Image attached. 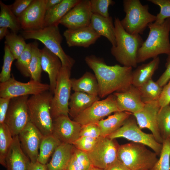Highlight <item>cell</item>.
Returning <instances> with one entry per match:
<instances>
[{
	"mask_svg": "<svg viewBox=\"0 0 170 170\" xmlns=\"http://www.w3.org/2000/svg\"><path fill=\"white\" fill-rule=\"evenodd\" d=\"M85 60L97 78L100 98L125 92L132 85V67L117 64L109 66L102 58L93 55L86 56Z\"/></svg>",
	"mask_w": 170,
	"mask_h": 170,
	"instance_id": "6da1fadb",
	"label": "cell"
},
{
	"mask_svg": "<svg viewBox=\"0 0 170 170\" xmlns=\"http://www.w3.org/2000/svg\"><path fill=\"white\" fill-rule=\"evenodd\" d=\"M114 24L116 45L111 48V54L123 66L136 67L138 52L144 42L142 37L126 31L118 17H115Z\"/></svg>",
	"mask_w": 170,
	"mask_h": 170,
	"instance_id": "7a4b0ae2",
	"label": "cell"
},
{
	"mask_svg": "<svg viewBox=\"0 0 170 170\" xmlns=\"http://www.w3.org/2000/svg\"><path fill=\"white\" fill-rule=\"evenodd\" d=\"M148 27L150 29L149 35L138 51V63L153 59L161 54L170 55V17L162 24L153 22L149 24Z\"/></svg>",
	"mask_w": 170,
	"mask_h": 170,
	"instance_id": "3957f363",
	"label": "cell"
},
{
	"mask_svg": "<svg viewBox=\"0 0 170 170\" xmlns=\"http://www.w3.org/2000/svg\"><path fill=\"white\" fill-rule=\"evenodd\" d=\"M53 94L49 91L32 95L27 105L31 122L44 136L52 134L53 121L51 104Z\"/></svg>",
	"mask_w": 170,
	"mask_h": 170,
	"instance_id": "277c9868",
	"label": "cell"
},
{
	"mask_svg": "<svg viewBox=\"0 0 170 170\" xmlns=\"http://www.w3.org/2000/svg\"><path fill=\"white\" fill-rule=\"evenodd\" d=\"M145 146L133 142L120 145L118 160L130 170H152L157 155Z\"/></svg>",
	"mask_w": 170,
	"mask_h": 170,
	"instance_id": "5b68a950",
	"label": "cell"
},
{
	"mask_svg": "<svg viewBox=\"0 0 170 170\" xmlns=\"http://www.w3.org/2000/svg\"><path fill=\"white\" fill-rule=\"evenodd\" d=\"M125 17L120 20L124 29L131 34H142L151 23L155 22L156 16L149 11L148 5H143L139 0H124Z\"/></svg>",
	"mask_w": 170,
	"mask_h": 170,
	"instance_id": "8992f818",
	"label": "cell"
},
{
	"mask_svg": "<svg viewBox=\"0 0 170 170\" xmlns=\"http://www.w3.org/2000/svg\"><path fill=\"white\" fill-rule=\"evenodd\" d=\"M58 26H50L36 30L23 31L22 36L25 40L33 39L40 41L59 58L62 66L72 68L75 60L67 54L62 47L61 44L63 37Z\"/></svg>",
	"mask_w": 170,
	"mask_h": 170,
	"instance_id": "52a82bcc",
	"label": "cell"
},
{
	"mask_svg": "<svg viewBox=\"0 0 170 170\" xmlns=\"http://www.w3.org/2000/svg\"><path fill=\"white\" fill-rule=\"evenodd\" d=\"M71 68L62 66L58 76L51 104L53 120L63 115L68 116L69 103L71 87Z\"/></svg>",
	"mask_w": 170,
	"mask_h": 170,
	"instance_id": "ba28073f",
	"label": "cell"
},
{
	"mask_svg": "<svg viewBox=\"0 0 170 170\" xmlns=\"http://www.w3.org/2000/svg\"><path fill=\"white\" fill-rule=\"evenodd\" d=\"M141 129L134 116L131 115L121 127L107 137L111 139L122 137L133 142L142 144L149 147L157 156H160L162 144L157 142L152 133H145Z\"/></svg>",
	"mask_w": 170,
	"mask_h": 170,
	"instance_id": "9c48e42d",
	"label": "cell"
},
{
	"mask_svg": "<svg viewBox=\"0 0 170 170\" xmlns=\"http://www.w3.org/2000/svg\"><path fill=\"white\" fill-rule=\"evenodd\" d=\"M120 145L116 139L100 137L87 154L94 167L105 170L118 160Z\"/></svg>",
	"mask_w": 170,
	"mask_h": 170,
	"instance_id": "30bf717a",
	"label": "cell"
},
{
	"mask_svg": "<svg viewBox=\"0 0 170 170\" xmlns=\"http://www.w3.org/2000/svg\"><path fill=\"white\" fill-rule=\"evenodd\" d=\"M28 95L16 97L10 100L4 123L13 137L19 133L30 122L27 101Z\"/></svg>",
	"mask_w": 170,
	"mask_h": 170,
	"instance_id": "8fae6325",
	"label": "cell"
},
{
	"mask_svg": "<svg viewBox=\"0 0 170 170\" xmlns=\"http://www.w3.org/2000/svg\"><path fill=\"white\" fill-rule=\"evenodd\" d=\"M49 84L42 83L32 79L26 83L18 81L14 77L0 83V98H9L35 95L49 91Z\"/></svg>",
	"mask_w": 170,
	"mask_h": 170,
	"instance_id": "7c38bea8",
	"label": "cell"
},
{
	"mask_svg": "<svg viewBox=\"0 0 170 170\" xmlns=\"http://www.w3.org/2000/svg\"><path fill=\"white\" fill-rule=\"evenodd\" d=\"M120 111L116 98L111 94L105 99L98 100L73 119L82 126L97 123L113 112Z\"/></svg>",
	"mask_w": 170,
	"mask_h": 170,
	"instance_id": "4fadbf2b",
	"label": "cell"
},
{
	"mask_svg": "<svg viewBox=\"0 0 170 170\" xmlns=\"http://www.w3.org/2000/svg\"><path fill=\"white\" fill-rule=\"evenodd\" d=\"M161 107L158 100L145 103L139 111L133 114L141 129L146 128L151 132L156 141L162 144L163 140L160 133L157 123L158 114Z\"/></svg>",
	"mask_w": 170,
	"mask_h": 170,
	"instance_id": "5bb4252c",
	"label": "cell"
},
{
	"mask_svg": "<svg viewBox=\"0 0 170 170\" xmlns=\"http://www.w3.org/2000/svg\"><path fill=\"white\" fill-rule=\"evenodd\" d=\"M92 14L90 0H80L61 19L60 24L69 29L88 26Z\"/></svg>",
	"mask_w": 170,
	"mask_h": 170,
	"instance_id": "9a60e30c",
	"label": "cell"
},
{
	"mask_svg": "<svg viewBox=\"0 0 170 170\" xmlns=\"http://www.w3.org/2000/svg\"><path fill=\"white\" fill-rule=\"evenodd\" d=\"M18 136L24 153L31 162H37L43 135L30 122L19 133Z\"/></svg>",
	"mask_w": 170,
	"mask_h": 170,
	"instance_id": "2e32d148",
	"label": "cell"
},
{
	"mask_svg": "<svg viewBox=\"0 0 170 170\" xmlns=\"http://www.w3.org/2000/svg\"><path fill=\"white\" fill-rule=\"evenodd\" d=\"M47 0H33L18 18L23 31L38 30L43 27Z\"/></svg>",
	"mask_w": 170,
	"mask_h": 170,
	"instance_id": "e0dca14e",
	"label": "cell"
},
{
	"mask_svg": "<svg viewBox=\"0 0 170 170\" xmlns=\"http://www.w3.org/2000/svg\"><path fill=\"white\" fill-rule=\"evenodd\" d=\"M82 126L68 116H61L53 120L52 134L61 143L72 144L80 137Z\"/></svg>",
	"mask_w": 170,
	"mask_h": 170,
	"instance_id": "ac0fdd59",
	"label": "cell"
},
{
	"mask_svg": "<svg viewBox=\"0 0 170 170\" xmlns=\"http://www.w3.org/2000/svg\"><path fill=\"white\" fill-rule=\"evenodd\" d=\"M69 47L88 48L100 37L90 26L75 29H67L63 33Z\"/></svg>",
	"mask_w": 170,
	"mask_h": 170,
	"instance_id": "d6986e66",
	"label": "cell"
},
{
	"mask_svg": "<svg viewBox=\"0 0 170 170\" xmlns=\"http://www.w3.org/2000/svg\"><path fill=\"white\" fill-rule=\"evenodd\" d=\"M113 94L116 98L120 111H127L133 114L142 110L144 105L138 88L133 85L125 92H115Z\"/></svg>",
	"mask_w": 170,
	"mask_h": 170,
	"instance_id": "ffe728a7",
	"label": "cell"
},
{
	"mask_svg": "<svg viewBox=\"0 0 170 170\" xmlns=\"http://www.w3.org/2000/svg\"><path fill=\"white\" fill-rule=\"evenodd\" d=\"M42 70L48 74L50 89L54 94L57 79L62 67L59 58L46 47L41 49Z\"/></svg>",
	"mask_w": 170,
	"mask_h": 170,
	"instance_id": "44dd1931",
	"label": "cell"
},
{
	"mask_svg": "<svg viewBox=\"0 0 170 170\" xmlns=\"http://www.w3.org/2000/svg\"><path fill=\"white\" fill-rule=\"evenodd\" d=\"M5 162L7 170H27L31 162L21 148L18 135L13 137Z\"/></svg>",
	"mask_w": 170,
	"mask_h": 170,
	"instance_id": "7402d4cb",
	"label": "cell"
},
{
	"mask_svg": "<svg viewBox=\"0 0 170 170\" xmlns=\"http://www.w3.org/2000/svg\"><path fill=\"white\" fill-rule=\"evenodd\" d=\"M75 148L70 144H60L56 148L50 162L48 170H66Z\"/></svg>",
	"mask_w": 170,
	"mask_h": 170,
	"instance_id": "603a6c76",
	"label": "cell"
},
{
	"mask_svg": "<svg viewBox=\"0 0 170 170\" xmlns=\"http://www.w3.org/2000/svg\"><path fill=\"white\" fill-rule=\"evenodd\" d=\"M90 26L99 35L105 37L112 47L116 46L115 27L111 17H105L93 14Z\"/></svg>",
	"mask_w": 170,
	"mask_h": 170,
	"instance_id": "cb8c5ba5",
	"label": "cell"
},
{
	"mask_svg": "<svg viewBox=\"0 0 170 170\" xmlns=\"http://www.w3.org/2000/svg\"><path fill=\"white\" fill-rule=\"evenodd\" d=\"M100 99L97 96L81 92H74L70 98L69 114L73 119Z\"/></svg>",
	"mask_w": 170,
	"mask_h": 170,
	"instance_id": "d4e9b609",
	"label": "cell"
},
{
	"mask_svg": "<svg viewBox=\"0 0 170 170\" xmlns=\"http://www.w3.org/2000/svg\"><path fill=\"white\" fill-rule=\"evenodd\" d=\"M80 0H62L53 8L46 11L43 27L58 26L61 19Z\"/></svg>",
	"mask_w": 170,
	"mask_h": 170,
	"instance_id": "484cf974",
	"label": "cell"
},
{
	"mask_svg": "<svg viewBox=\"0 0 170 170\" xmlns=\"http://www.w3.org/2000/svg\"><path fill=\"white\" fill-rule=\"evenodd\" d=\"M132 114L127 111H117L106 119L99 121L97 123L100 130V136H108L116 131Z\"/></svg>",
	"mask_w": 170,
	"mask_h": 170,
	"instance_id": "4316f807",
	"label": "cell"
},
{
	"mask_svg": "<svg viewBox=\"0 0 170 170\" xmlns=\"http://www.w3.org/2000/svg\"><path fill=\"white\" fill-rule=\"evenodd\" d=\"M160 60L158 56L149 62L138 67L132 72V85L138 88L152 79L158 68Z\"/></svg>",
	"mask_w": 170,
	"mask_h": 170,
	"instance_id": "83f0119b",
	"label": "cell"
},
{
	"mask_svg": "<svg viewBox=\"0 0 170 170\" xmlns=\"http://www.w3.org/2000/svg\"><path fill=\"white\" fill-rule=\"evenodd\" d=\"M72 89L74 92H81L98 96L99 86L95 75L86 72L78 79H71Z\"/></svg>",
	"mask_w": 170,
	"mask_h": 170,
	"instance_id": "f1b7e54d",
	"label": "cell"
},
{
	"mask_svg": "<svg viewBox=\"0 0 170 170\" xmlns=\"http://www.w3.org/2000/svg\"><path fill=\"white\" fill-rule=\"evenodd\" d=\"M60 144L52 134L44 136L40 145L37 161L47 164L49 158Z\"/></svg>",
	"mask_w": 170,
	"mask_h": 170,
	"instance_id": "f546056e",
	"label": "cell"
},
{
	"mask_svg": "<svg viewBox=\"0 0 170 170\" xmlns=\"http://www.w3.org/2000/svg\"><path fill=\"white\" fill-rule=\"evenodd\" d=\"M0 27H6L17 33L21 29L18 18L13 13L9 6L0 1Z\"/></svg>",
	"mask_w": 170,
	"mask_h": 170,
	"instance_id": "4dcf8cb0",
	"label": "cell"
},
{
	"mask_svg": "<svg viewBox=\"0 0 170 170\" xmlns=\"http://www.w3.org/2000/svg\"><path fill=\"white\" fill-rule=\"evenodd\" d=\"M163 88L151 79L138 88L139 91L141 100L145 104L158 100Z\"/></svg>",
	"mask_w": 170,
	"mask_h": 170,
	"instance_id": "1f68e13d",
	"label": "cell"
},
{
	"mask_svg": "<svg viewBox=\"0 0 170 170\" xmlns=\"http://www.w3.org/2000/svg\"><path fill=\"white\" fill-rule=\"evenodd\" d=\"M31 58L29 69L31 79L40 82L42 69L41 65V49L37 42L31 43Z\"/></svg>",
	"mask_w": 170,
	"mask_h": 170,
	"instance_id": "d6a6232c",
	"label": "cell"
},
{
	"mask_svg": "<svg viewBox=\"0 0 170 170\" xmlns=\"http://www.w3.org/2000/svg\"><path fill=\"white\" fill-rule=\"evenodd\" d=\"M27 44L22 36L13 32L5 37V45H7L15 60L19 57L25 49Z\"/></svg>",
	"mask_w": 170,
	"mask_h": 170,
	"instance_id": "836d02e7",
	"label": "cell"
},
{
	"mask_svg": "<svg viewBox=\"0 0 170 170\" xmlns=\"http://www.w3.org/2000/svg\"><path fill=\"white\" fill-rule=\"evenodd\" d=\"M13 140V137L7 125L0 124V163L6 167L5 158Z\"/></svg>",
	"mask_w": 170,
	"mask_h": 170,
	"instance_id": "e575fe53",
	"label": "cell"
},
{
	"mask_svg": "<svg viewBox=\"0 0 170 170\" xmlns=\"http://www.w3.org/2000/svg\"><path fill=\"white\" fill-rule=\"evenodd\" d=\"M157 123L164 140L170 136V105L161 107L158 114Z\"/></svg>",
	"mask_w": 170,
	"mask_h": 170,
	"instance_id": "d590c367",
	"label": "cell"
},
{
	"mask_svg": "<svg viewBox=\"0 0 170 170\" xmlns=\"http://www.w3.org/2000/svg\"><path fill=\"white\" fill-rule=\"evenodd\" d=\"M31 58V43L26 47L15 63L16 67L21 74L26 77H31L29 67Z\"/></svg>",
	"mask_w": 170,
	"mask_h": 170,
	"instance_id": "8d00e7d4",
	"label": "cell"
},
{
	"mask_svg": "<svg viewBox=\"0 0 170 170\" xmlns=\"http://www.w3.org/2000/svg\"><path fill=\"white\" fill-rule=\"evenodd\" d=\"M160 158L152 170H170V138L163 141Z\"/></svg>",
	"mask_w": 170,
	"mask_h": 170,
	"instance_id": "74e56055",
	"label": "cell"
},
{
	"mask_svg": "<svg viewBox=\"0 0 170 170\" xmlns=\"http://www.w3.org/2000/svg\"><path fill=\"white\" fill-rule=\"evenodd\" d=\"M14 60L8 46L5 45L3 64L0 73L1 83L7 81L11 77V67L12 63Z\"/></svg>",
	"mask_w": 170,
	"mask_h": 170,
	"instance_id": "f35d334b",
	"label": "cell"
},
{
	"mask_svg": "<svg viewBox=\"0 0 170 170\" xmlns=\"http://www.w3.org/2000/svg\"><path fill=\"white\" fill-rule=\"evenodd\" d=\"M91 10L93 14H97L105 17L110 16L108 8L115 2L112 0H90Z\"/></svg>",
	"mask_w": 170,
	"mask_h": 170,
	"instance_id": "ab89813d",
	"label": "cell"
},
{
	"mask_svg": "<svg viewBox=\"0 0 170 170\" xmlns=\"http://www.w3.org/2000/svg\"><path fill=\"white\" fill-rule=\"evenodd\" d=\"M148 1L159 6V13L156 15V19L154 22L156 24L162 23L165 20L170 17V0H148Z\"/></svg>",
	"mask_w": 170,
	"mask_h": 170,
	"instance_id": "60d3db41",
	"label": "cell"
},
{
	"mask_svg": "<svg viewBox=\"0 0 170 170\" xmlns=\"http://www.w3.org/2000/svg\"><path fill=\"white\" fill-rule=\"evenodd\" d=\"M98 138L86 136L80 137L73 143L72 144L76 149L87 153L92 149Z\"/></svg>",
	"mask_w": 170,
	"mask_h": 170,
	"instance_id": "b9f144b4",
	"label": "cell"
},
{
	"mask_svg": "<svg viewBox=\"0 0 170 170\" xmlns=\"http://www.w3.org/2000/svg\"><path fill=\"white\" fill-rule=\"evenodd\" d=\"M80 136L96 139L101 137L100 130L97 123H90L82 126Z\"/></svg>",
	"mask_w": 170,
	"mask_h": 170,
	"instance_id": "7bdbcfd3",
	"label": "cell"
},
{
	"mask_svg": "<svg viewBox=\"0 0 170 170\" xmlns=\"http://www.w3.org/2000/svg\"><path fill=\"white\" fill-rule=\"evenodd\" d=\"M74 154L82 170H90L94 167L87 152L75 147Z\"/></svg>",
	"mask_w": 170,
	"mask_h": 170,
	"instance_id": "ee69618b",
	"label": "cell"
},
{
	"mask_svg": "<svg viewBox=\"0 0 170 170\" xmlns=\"http://www.w3.org/2000/svg\"><path fill=\"white\" fill-rule=\"evenodd\" d=\"M33 0H16L9 6L11 11L18 18L28 7Z\"/></svg>",
	"mask_w": 170,
	"mask_h": 170,
	"instance_id": "f6af8a7d",
	"label": "cell"
},
{
	"mask_svg": "<svg viewBox=\"0 0 170 170\" xmlns=\"http://www.w3.org/2000/svg\"><path fill=\"white\" fill-rule=\"evenodd\" d=\"M158 101L161 107L170 104V80L163 87Z\"/></svg>",
	"mask_w": 170,
	"mask_h": 170,
	"instance_id": "bcb514c9",
	"label": "cell"
},
{
	"mask_svg": "<svg viewBox=\"0 0 170 170\" xmlns=\"http://www.w3.org/2000/svg\"><path fill=\"white\" fill-rule=\"evenodd\" d=\"M166 69L156 82L163 87L170 80V55H168L165 64Z\"/></svg>",
	"mask_w": 170,
	"mask_h": 170,
	"instance_id": "7dc6e473",
	"label": "cell"
},
{
	"mask_svg": "<svg viewBox=\"0 0 170 170\" xmlns=\"http://www.w3.org/2000/svg\"><path fill=\"white\" fill-rule=\"evenodd\" d=\"M11 99L0 98V124L4 123Z\"/></svg>",
	"mask_w": 170,
	"mask_h": 170,
	"instance_id": "c3c4849f",
	"label": "cell"
},
{
	"mask_svg": "<svg viewBox=\"0 0 170 170\" xmlns=\"http://www.w3.org/2000/svg\"><path fill=\"white\" fill-rule=\"evenodd\" d=\"M66 170H82L80 165L74 154V152Z\"/></svg>",
	"mask_w": 170,
	"mask_h": 170,
	"instance_id": "681fc988",
	"label": "cell"
},
{
	"mask_svg": "<svg viewBox=\"0 0 170 170\" xmlns=\"http://www.w3.org/2000/svg\"><path fill=\"white\" fill-rule=\"evenodd\" d=\"M27 170H48L47 164H42L37 161L31 162Z\"/></svg>",
	"mask_w": 170,
	"mask_h": 170,
	"instance_id": "f907efd6",
	"label": "cell"
},
{
	"mask_svg": "<svg viewBox=\"0 0 170 170\" xmlns=\"http://www.w3.org/2000/svg\"><path fill=\"white\" fill-rule=\"evenodd\" d=\"M104 170H130L118 160L110 166Z\"/></svg>",
	"mask_w": 170,
	"mask_h": 170,
	"instance_id": "816d5d0a",
	"label": "cell"
},
{
	"mask_svg": "<svg viewBox=\"0 0 170 170\" xmlns=\"http://www.w3.org/2000/svg\"><path fill=\"white\" fill-rule=\"evenodd\" d=\"M62 0H47L46 5V10L49 9L60 3Z\"/></svg>",
	"mask_w": 170,
	"mask_h": 170,
	"instance_id": "f5cc1de1",
	"label": "cell"
},
{
	"mask_svg": "<svg viewBox=\"0 0 170 170\" xmlns=\"http://www.w3.org/2000/svg\"><path fill=\"white\" fill-rule=\"evenodd\" d=\"M8 28L2 27L0 28V40H1L9 33Z\"/></svg>",
	"mask_w": 170,
	"mask_h": 170,
	"instance_id": "db71d44e",
	"label": "cell"
},
{
	"mask_svg": "<svg viewBox=\"0 0 170 170\" xmlns=\"http://www.w3.org/2000/svg\"><path fill=\"white\" fill-rule=\"evenodd\" d=\"M90 170H104L93 167Z\"/></svg>",
	"mask_w": 170,
	"mask_h": 170,
	"instance_id": "11a10c76",
	"label": "cell"
},
{
	"mask_svg": "<svg viewBox=\"0 0 170 170\" xmlns=\"http://www.w3.org/2000/svg\"></svg>",
	"mask_w": 170,
	"mask_h": 170,
	"instance_id": "9f6ffc18",
	"label": "cell"
},
{
	"mask_svg": "<svg viewBox=\"0 0 170 170\" xmlns=\"http://www.w3.org/2000/svg\"><path fill=\"white\" fill-rule=\"evenodd\" d=\"M169 105H170V104H169Z\"/></svg>",
	"mask_w": 170,
	"mask_h": 170,
	"instance_id": "6f0895ef",
	"label": "cell"
}]
</instances>
